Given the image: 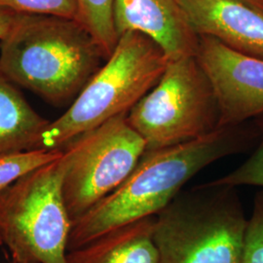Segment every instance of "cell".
Returning a JSON list of instances; mask_svg holds the SVG:
<instances>
[{
    "mask_svg": "<svg viewBox=\"0 0 263 263\" xmlns=\"http://www.w3.org/2000/svg\"><path fill=\"white\" fill-rule=\"evenodd\" d=\"M117 35L136 31L151 38L169 61L196 56L200 36L179 0H114Z\"/></svg>",
    "mask_w": 263,
    "mask_h": 263,
    "instance_id": "obj_9",
    "label": "cell"
},
{
    "mask_svg": "<svg viewBox=\"0 0 263 263\" xmlns=\"http://www.w3.org/2000/svg\"><path fill=\"white\" fill-rule=\"evenodd\" d=\"M106 61L73 19L21 14L0 40V71L54 105L73 101Z\"/></svg>",
    "mask_w": 263,
    "mask_h": 263,
    "instance_id": "obj_2",
    "label": "cell"
},
{
    "mask_svg": "<svg viewBox=\"0 0 263 263\" xmlns=\"http://www.w3.org/2000/svg\"><path fill=\"white\" fill-rule=\"evenodd\" d=\"M257 136V127L243 123L220 127L193 141L145 151L119 187L73 222L68 251L118 227L157 216L199 172L217 160L247 151Z\"/></svg>",
    "mask_w": 263,
    "mask_h": 263,
    "instance_id": "obj_1",
    "label": "cell"
},
{
    "mask_svg": "<svg viewBox=\"0 0 263 263\" xmlns=\"http://www.w3.org/2000/svg\"><path fill=\"white\" fill-rule=\"evenodd\" d=\"M168 62L151 38L136 31L123 33L104 66L66 111L49 122L32 149L61 151L77 137L129 113L157 84Z\"/></svg>",
    "mask_w": 263,
    "mask_h": 263,
    "instance_id": "obj_3",
    "label": "cell"
},
{
    "mask_svg": "<svg viewBox=\"0 0 263 263\" xmlns=\"http://www.w3.org/2000/svg\"><path fill=\"white\" fill-rule=\"evenodd\" d=\"M62 155L63 149H30L0 154V195L17 180Z\"/></svg>",
    "mask_w": 263,
    "mask_h": 263,
    "instance_id": "obj_14",
    "label": "cell"
},
{
    "mask_svg": "<svg viewBox=\"0 0 263 263\" xmlns=\"http://www.w3.org/2000/svg\"><path fill=\"white\" fill-rule=\"evenodd\" d=\"M0 7L28 15L56 16L76 20V0H0Z\"/></svg>",
    "mask_w": 263,
    "mask_h": 263,
    "instance_id": "obj_16",
    "label": "cell"
},
{
    "mask_svg": "<svg viewBox=\"0 0 263 263\" xmlns=\"http://www.w3.org/2000/svg\"><path fill=\"white\" fill-rule=\"evenodd\" d=\"M242 263H263V190L256 194L248 219Z\"/></svg>",
    "mask_w": 263,
    "mask_h": 263,
    "instance_id": "obj_17",
    "label": "cell"
},
{
    "mask_svg": "<svg viewBox=\"0 0 263 263\" xmlns=\"http://www.w3.org/2000/svg\"><path fill=\"white\" fill-rule=\"evenodd\" d=\"M199 36L263 60V13L237 0H179Z\"/></svg>",
    "mask_w": 263,
    "mask_h": 263,
    "instance_id": "obj_10",
    "label": "cell"
},
{
    "mask_svg": "<svg viewBox=\"0 0 263 263\" xmlns=\"http://www.w3.org/2000/svg\"><path fill=\"white\" fill-rule=\"evenodd\" d=\"M260 142L254 153L242 165L226 176L210 181L216 185L237 187L252 185L263 187V114L256 122Z\"/></svg>",
    "mask_w": 263,
    "mask_h": 263,
    "instance_id": "obj_15",
    "label": "cell"
},
{
    "mask_svg": "<svg viewBox=\"0 0 263 263\" xmlns=\"http://www.w3.org/2000/svg\"><path fill=\"white\" fill-rule=\"evenodd\" d=\"M76 21L93 37L107 60L119 39L113 20L114 0H76Z\"/></svg>",
    "mask_w": 263,
    "mask_h": 263,
    "instance_id": "obj_13",
    "label": "cell"
},
{
    "mask_svg": "<svg viewBox=\"0 0 263 263\" xmlns=\"http://www.w3.org/2000/svg\"><path fill=\"white\" fill-rule=\"evenodd\" d=\"M66 155L17 180L0 195V239L15 263H67L73 221L63 182Z\"/></svg>",
    "mask_w": 263,
    "mask_h": 263,
    "instance_id": "obj_5",
    "label": "cell"
},
{
    "mask_svg": "<svg viewBox=\"0 0 263 263\" xmlns=\"http://www.w3.org/2000/svg\"><path fill=\"white\" fill-rule=\"evenodd\" d=\"M3 245V243H2V241H1V239H0V246H2Z\"/></svg>",
    "mask_w": 263,
    "mask_h": 263,
    "instance_id": "obj_20",
    "label": "cell"
},
{
    "mask_svg": "<svg viewBox=\"0 0 263 263\" xmlns=\"http://www.w3.org/2000/svg\"><path fill=\"white\" fill-rule=\"evenodd\" d=\"M263 13V0H237Z\"/></svg>",
    "mask_w": 263,
    "mask_h": 263,
    "instance_id": "obj_19",
    "label": "cell"
},
{
    "mask_svg": "<svg viewBox=\"0 0 263 263\" xmlns=\"http://www.w3.org/2000/svg\"><path fill=\"white\" fill-rule=\"evenodd\" d=\"M20 15L19 13L0 7V40L5 37L10 29L13 28L17 20L19 19Z\"/></svg>",
    "mask_w": 263,
    "mask_h": 263,
    "instance_id": "obj_18",
    "label": "cell"
},
{
    "mask_svg": "<svg viewBox=\"0 0 263 263\" xmlns=\"http://www.w3.org/2000/svg\"><path fill=\"white\" fill-rule=\"evenodd\" d=\"M219 118L214 86L196 56L169 61L157 84L127 114L146 151L207 136L220 128Z\"/></svg>",
    "mask_w": 263,
    "mask_h": 263,
    "instance_id": "obj_6",
    "label": "cell"
},
{
    "mask_svg": "<svg viewBox=\"0 0 263 263\" xmlns=\"http://www.w3.org/2000/svg\"><path fill=\"white\" fill-rule=\"evenodd\" d=\"M236 187L201 184L179 193L154 221L160 263H242L248 219Z\"/></svg>",
    "mask_w": 263,
    "mask_h": 263,
    "instance_id": "obj_4",
    "label": "cell"
},
{
    "mask_svg": "<svg viewBox=\"0 0 263 263\" xmlns=\"http://www.w3.org/2000/svg\"><path fill=\"white\" fill-rule=\"evenodd\" d=\"M49 122L0 71V154L32 149Z\"/></svg>",
    "mask_w": 263,
    "mask_h": 263,
    "instance_id": "obj_12",
    "label": "cell"
},
{
    "mask_svg": "<svg viewBox=\"0 0 263 263\" xmlns=\"http://www.w3.org/2000/svg\"><path fill=\"white\" fill-rule=\"evenodd\" d=\"M155 216L118 227L67 252V263H160L154 241Z\"/></svg>",
    "mask_w": 263,
    "mask_h": 263,
    "instance_id": "obj_11",
    "label": "cell"
},
{
    "mask_svg": "<svg viewBox=\"0 0 263 263\" xmlns=\"http://www.w3.org/2000/svg\"><path fill=\"white\" fill-rule=\"evenodd\" d=\"M121 114L87 132L63 148V193L74 222L119 187L139 164L146 143Z\"/></svg>",
    "mask_w": 263,
    "mask_h": 263,
    "instance_id": "obj_7",
    "label": "cell"
},
{
    "mask_svg": "<svg viewBox=\"0 0 263 263\" xmlns=\"http://www.w3.org/2000/svg\"><path fill=\"white\" fill-rule=\"evenodd\" d=\"M196 58L214 86L220 127L262 115L263 60L236 52L211 36H200Z\"/></svg>",
    "mask_w": 263,
    "mask_h": 263,
    "instance_id": "obj_8",
    "label": "cell"
}]
</instances>
